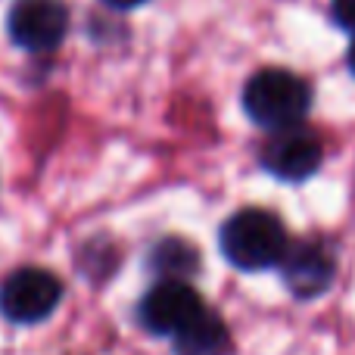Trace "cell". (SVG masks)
<instances>
[{
	"instance_id": "cell-11",
	"label": "cell",
	"mask_w": 355,
	"mask_h": 355,
	"mask_svg": "<svg viewBox=\"0 0 355 355\" xmlns=\"http://www.w3.org/2000/svg\"><path fill=\"white\" fill-rule=\"evenodd\" d=\"M103 3H110V6H116V10H135V6H141V3H147V0H103Z\"/></svg>"
},
{
	"instance_id": "cell-8",
	"label": "cell",
	"mask_w": 355,
	"mask_h": 355,
	"mask_svg": "<svg viewBox=\"0 0 355 355\" xmlns=\"http://www.w3.org/2000/svg\"><path fill=\"white\" fill-rule=\"evenodd\" d=\"M175 349L178 355H227L231 352V334H227L225 321L206 309L193 324H187L175 337Z\"/></svg>"
},
{
	"instance_id": "cell-3",
	"label": "cell",
	"mask_w": 355,
	"mask_h": 355,
	"mask_svg": "<svg viewBox=\"0 0 355 355\" xmlns=\"http://www.w3.org/2000/svg\"><path fill=\"white\" fill-rule=\"evenodd\" d=\"M62 296V284L44 268H19L0 287V312L16 324H37L44 321Z\"/></svg>"
},
{
	"instance_id": "cell-6",
	"label": "cell",
	"mask_w": 355,
	"mask_h": 355,
	"mask_svg": "<svg viewBox=\"0 0 355 355\" xmlns=\"http://www.w3.org/2000/svg\"><path fill=\"white\" fill-rule=\"evenodd\" d=\"M321 141L306 128H284L265 144L262 166L281 181H306L321 166Z\"/></svg>"
},
{
	"instance_id": "cell-1",
	"label": "cell",
	"mask_w": 355,
	"mask_h": 355,
	"mask_svg": "<svg viewBox=\"0 0 355 355\" xmlns=\"http://www.w3.org/2000/svg\"><path fill=\"white\" fill-rule=\"evenodd\" d=\"M221 252L231 265L243 271L271 268L287 252V231L281 218L265 209H240L221 227Z\"/></svg>"
},
{
	"instance_id": "cell-4",
	"label": "cell",
	"mask_w": 355,
	"mask_h": 355,
	"mask_svg": "<svg viewBox=\"0 0 355 355\" xmlns=\"http://www.w3.org/2000/svg\"><path fill=\"white\" fill-rule=\"evenodd\" d=\"M6 25L16 47L28 53H50L69 31V10L62 0H19Z\"/></svg>"
},
{
	"instance_id": "cell-10",
	"label": "cell",
	"mask_w": 355,
	"mask_h": 355,
	"mask_svg": "<svg viewBox=\"0 0 355 355\" xmlns=\"http://www.w3.org/2000/svg\"><path fill=\"white\" fill-rule=\"evenodd\" d=\"M334 19L346 31H355V0H334Z\"/></svg>"
},
{
	"instance_id": "cell-5",
	"label": "cell",
	"mask_w": 355,
	"mask_h": 355,
	"mask_svg": "<svg viewBox=\"0 0 355 355\" xmlns=\"http://www.w3.org/2000/svg\"><path fill=\"white\" fill-rule=\"evenodd\" d=\"M206 312L200 293L187 281H159L141 300V324L153 334H178Z\"/></svg>"
},
{
	"instance_id": "cell-9",
	"label": "cell",
	"mask_w": 355,
	"mask_h": 355,
	"mask_svg": "<svg viewBox=\"0 0 355 355\" xmlns=\"http://www.w3.org/2000/svg\"><path fill=\"white\" fill-rule=\"evenodd\" d=\"M150 265L162 275V281H184L187 275H193L196 265H200V256L190 243L178 237H168L162 243H156L153 256H150Z\"/></svg>"
},
{
	"instance_id": "cell-12",
	"label": "cell",
	"mask_w": 355,
	"mask_h": 355,
	"mask_svg": "<svg viewBox=\"0 0 355 355\" xmlns=\"http://www.w3.org/2000/svg\"><path fill=\"white\" fill-rule=\"evenodd\" d=\"M349 69L355 72V41H352V47H349Z\"/></svg>"
},
{
	"instance_id": "cell-2",
	"label": "cell",
	"mask_w": 355,
	"mask_h": 355,
	"mask_svg": "<svg viewBox=\"0 0 355 355\" xmlns=\"http://www.w3.org/2000/svg\"><path fill=\"white\" fill-rule=\"evenodd\" d=\"M243 110L256 125L271 131L296 128L309 110V87L284 69H262L246 81Z\"/></svg>"
},
{
	"instance_id": "cell-7",
	"label": "cell",
	"mask_w": 355,
	"mask_h": 355,
	"mask_svg": "<svg viewBox=\"0 0 355 355\" xmlns=\"http://www.w3.org/2000/svg\"><path fill=\"white\" fill-rule=\"evenodd\" d=\"M284 281L300 300H312V296L324 293L331 287L334 275H337V262L334 252L318 240H302L296 246H287L281 259Z\"/></svg>"
}]
</instances>
